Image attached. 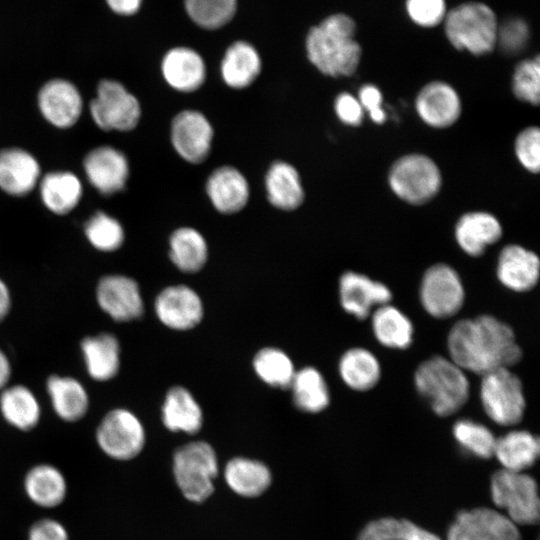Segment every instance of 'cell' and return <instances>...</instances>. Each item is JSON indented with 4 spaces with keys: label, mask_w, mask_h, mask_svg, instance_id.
Wrapping results in <instances>:
<instances>
[{
    "label": "cell",
    "mask_w": 540,
    "mask_h": 540,
    "mask_svg": "<svg viewBox=\"0 0 540 540\" xmlns=\"http://www.w3.org/2000/svg\"><path fill=\"white\" fill-rule=\"evenodd\" d=\"M447 348L456 365L480 376L510 368L523 355L512 328L492 315L457 321L448 333Z\"/></svg>",
    "instance_id": "cell-1"
},
{
    "label": "cell",
    "mask_w": 540,
    "mask_h": 540,
    "mask_svg": "<svg viewBox=\"0 0 540 540\" xmlns=\"http://www.w3.org/2000/svg\"><path fill=\"white\" fill-rule=\"evenodd\" d=\"M354 32L353 20L344 14L325 18L307 34L305 46L309 61L328 76L353 74L361 57Z\"/></svg>",
    "instance_id": "cell-2"
},
{
    "label": "cell",
    "mask_w": 540,
    "mask_h": 540,
    "mask_svg": "<svg viewBox=\"0 0 540 540\" xmlns=\"http://www.w3.org/2000/svg\"><path fill=\"white\" fill-rule=\"evenodd\" d=\"M414 383L433 412L441 417L458 412L469 398L470 385L465 371L450 358L440 355L418 365Z\"/></svg>",
    "instance_id": "cell-3"
},
{
    "label": "cell",
    "mask_w": 540,
    "mask_h": 540,
    "mask_svg": "<svg viewBox=\"0 0 540 540\" xmlns=\"http://www.w3.org/2000/svg\"><path fill=\"white\" fill-rule=\"evenodd\" d=\"M172 470L183 496L192 502L207 500L214 491L218 459L213 447L205 441H192L173 454Z\"/></svg>",
    "instance_id": "cell-4"
},
{
    "label": "cell",
    "mask_w": 540,
    "mask_h": 540,
    "mask_svg": "<svg viewBox=\"0 0 540 540\" xmlns=\"http://www.w3.org/2000/svg\"><path fill=\"white\" fill-rule=\"evenodd\" d=\"M94 125L104 132H130L142 116L139 99L114 79H102L87 106Z\"/></svg>",
    "instance_id": "cell-5"
},
{
    "label": "cell",
    "mask_w": 540,
    "mask_h": 540,
    "mask_svg": "<svg viewBox=\"0 0 540 540\" xmlns=\"http://www.w3.org/2000/svg\"><path fill=\"white\" fill-rule=\"evenodd\" d=\"M445 27L448 39L457 49L482 55L496 45V16L485 4L466 3L456 7L447 15Z\"/></svg>",
    "instance_id": "cell-6"
},
{
    "label": "cell",
    "mask_w": 540,
    "mask_h": 540,
    "mask_svg": "<svg viewBox=\"0 0 540 540\" xmlns=\"http://www.w3.org/2000/svg\"><path fill=\"white\" fill-rule=\"evenodd\" d=\"M490 487L494 504L504 509L516 525L538 523L540 502L534 478L502 469L492 475Z\"/></svg>",
    "instance_id": "cell-7"
},
{
    "label": "cell",
    "mask_w": 540,
    "mask_h": 540,
    "mask_svg": "<svg viewBox=\"0 0 540 540\" xmlns=\"http://www.w3.org/2000/svg\"><path fill=\"white\" fill-rule=\"evenodd\" d=\"M480 400L487 416L498 425L514 426L523 418L526 406L523 386L510 368L482 376Z\"/></svg>",
    "instance_id": "cell-8"
},
{
    "label": "cell",
    "mask_w": 540,
    "mask_h": 540,
    "mask_svg": "<svg viewBox=\"0 0 540 540\" xmlns=\"http://www.w3.org/2000/svg\"><path fill=\"white\" fill-rule=\"evenodd\" d=\"M441 173L429 157L410 154L398 159L390 169L392 191L410 204H423L433 198L441 187Z\"/></svg>",
    "instance_id": "cell-9"
},
{
    "label": "cell",
    "mask_w": 540,
    "mask_h": 540,
    "mask_svg": "<svg viewBox=\"0 0 540 540\" xmlns=\"http://www.w3.org/2000/svg\"><path fill=\"white\" fill-rule=\"evenodd\" d=\"M145 439L142 422L125 408L107 412L96 430L97 444L106 455L116 460L136 457L142 451Z\"/></svg>",
    "instance_id": "cell-10"
},
{
    "label": "cell",
    "mask_w": 540,
    "mask_h": 540,
    "mask_svg": "<svg viewBox=\"0 0 540 540\" xmlns=\"http://www.w3.org/2000/svg\"><path fill=\"white\" fill-rule=\"evenodd\" d=\"M464 299L462 281L452 267L439 263L426 270L420 285V301L429 315L450 318L461 310Z\"/></svg>",
    "instance_id": "cell-11"
},
{
    "label": "cell",
    "mask_w": 540,
    "mask_h": 540,
    "mask_svg": "<svg viewBox=\"0 0 540 540\" xmlns=\"http://www.w3.org/2000/svg\"><path fill=\"white\" fill-rule=\"evenodd\" d=\"M36 105L45 122L58 130L77 125L85 106L80 89L65 78L44 82L37 91Z\"/></svg>",
    "instance_id": "cell-12"
},
{
    "label": "cell",
    "mask_w": 540,
    "mask_h": 540,
    "mask_svg": "<svg viewBox=\"0 0 540 540\" xmlns=\"http://www.w3.org/2000/svg\"><path fill=\"white\" fill-rule=\"evenodd\" d=\"M214 128L207 116L196 109L179 111L170 125V141L177 155L190 164H201L210 155Z\"/></svg>",
    "instance_id": "cell-13"
},
{
    "label": "cell",
    "mask_w": 540,
    "mask_h": 540,
    "mask_svg": "<svg viewBox=\"0 0 540 540\" xmlns=\"http://www.w3.org/2000/svg\"><path fill=\"white\" fill-rule=\"evenodd\" d=\"M82 169L92 188L107 197L122 192L130 177V163L126 154L108 144L87 151L82 160Z\"/></svg>",
    "instance_id": "cell-14"
},
{
    "label": "cell",
    "mask_w": 540,
    "mask_h": 540,
    "mask_svg": "<svg viewBox=\"0 0 540 540\" xmlns=\"http://www.w3.org/2000/svg\"><path fill=\"white\" fill-rule=\"evenodd\" d=\"M447 540H521L517 525L490 508L460 511L450 525Z\"/></svg>",
    "instance_id": "cell-15"
},
{
    "label": "cell",
    "mask_w": 540,
    "mask_h": 540,
    "mask_svg": "<svg viewBox=\"0 0 540 540\" xmlns=\"http://www.w3.org/2000/svg\"><path fill=\"white\" fill-rule=\"evenodd\" d=\"M96 301L101 310L118 322L138 319L144 311L139 285L126 275L109 274L100 278Z\"/></svg>",
    "instance_id": "cell-16"
},
{
    "label": "cell",
    "mask_w": 540,
    "mask_h": 540,
    "mask_svg": "<svg viewBox=\"0 0 540 540\" xmlns=\"http://www.w3.org/2000/svg\"><path fill=\"white\" fill-rule=\"evenodd\" d=\"M154 310L163 325L177 331L194 328L204 315L199 294L184 284L162 289L155 299Z\"/></svg>",
    "instance_id": "cell-17"
},
{
    "label": "cell",
    "mask_w": 540,
    "mask_h": 540,
    "mask_svg": "<svg viewBox=\"0 0 540 540\" xmlns=\"http://www.w3.org/2000/svg\"><path fill=\"white\" fill-rule=\"evenodd\" d=\"M38 158L19 146L0 149V191L15 198L26 197L37 189L42 177Z\"/></svg>",
    "instance_id": "cell-18"
},
{
    "label": "cell",
    "mask_w": 540,
    "mask_h": 540,
    "mask_svg": "<svg viewBox=\"0 0 540 540\" xmlns=\"http://www.w3.org/2000/svg\"><path fill=\"white\" fill-rule=\"evenodd\" d=\"M339 296L343 309L360 320L367 318L374 307L387 304L392 299V293L385 284L352 271L341 275Z\"/></svg>",
    "instance_id": "cell-19"
},
{
    "label": "cell",
    "mask_w": 540,
    "mask_h": 540,
    "mask_svg": "<svg viewBox=\"0 0 540 540\" xmlns=\"http://www.w3.org/2000/svg\"><path fill=\"white\" fill-rule=\"evenodd\" d=\"M205 191L214 209L225 215L243 210L251 193L246 176L231 165H222L211 171L206 180Z\"/></svg>",
    "instance_id": "cell-20"
},
{
    "label": "cell",
    "mask_w": 540,
    "mask_h": 540,
    "mask_svg": "<svg viewBox=\"0 0 540 540\" xmlns=\"http://www.w3.org/2000/svg\"><path fill=\"white\" fill-rule=\"evenodd\" d=\"M160 70L166 84L180 93L196 92L207 77L202 56L186 46L169 49L161 60Z\"/></svg>",
    "instance_id": "cell-21"
},
{
    "label": "cell",
    "mask_w": 540,
    "mask_h": 540,
    "mask_svg": "<svg viewBox=\"0 0 540 540\" xmlns=\"http://www.w3.org/2000/svg\"><path fill=\"white\" fill-rule=\"evenodd\" d=\"M36 190L44 208L56 216L72 213L84 193L80 177L73 171L60 169L43 173Z\"/></svg>",
    "instance_id": "cell-22"
},
{
    "label": "cell",
    "mask_w": 540,
    "mask_h": 540,
    "mask_svg": "<svg viewBox=\"0 0 540 540\" xmlns=\"http://www.w3.org/2000/svg\"><path fill=\"white\" fill-rule=\"evenodd\" d=\"M539 258L516 244L502 249L497 262V277L501 284L514 292H527L539 279Z\"/></svg>",
    "instance_id": "cell-23"
},
{
    "label": "cell",
    "mask_w": 540,
    "mask_h": 540,
    "mask_svg": "<svg viewBox=\"0 0 540 540\" xmlns=\"http://www.w3.org/2000/svg\"><path fill=\"white\" fill-rule=\"evenodd\" d=\"M415 107L419 117L435 128L452 125L461 113L457 92L447 83L438 81L423 87L416 98Z\"/></svg>",
    "instance_id": "cell-24"
},
{
    "label": "cell",
    "mask_w": 540,
    "mask_h": 540,
    "mask_svg": "<svg viewBox=\"0 0 540 540\" xmlns=\"http://www.w3.org/2000/svg\"><path fill=\"white\" fill-rule=\"evenodd\" d=\"M264 187L269 203L281 211L299 208L305 198L301 176L296 167L284 160H276L268 167Z\"/></svg>",
    "instance_id": "cell-25"
},
{
    "label": "cell",
    "mask_w": 540,
    "mask_h": 540,
    "mask_svg": "<svg viewBox=\"0 0 540 540\" xmlns=\"http://www.w3.org/2000/svg\"><path fill=\"white\" fill-rule=\"evenodd\" d=\"M262 70V60L257 49L249 42H233L225 51L220 74L226 86L242 90L254 83Z\"/></svg>",
    "instance_id": "cell-26"
},
{
    "label": "cell",
    "mask_w": 540,
    "mask_h": 540,
    "mask_svg": "<svg viewBox=\"0 0 540 540\" xmlns=\"http://www.w3.org/2000/svg\"><path fill=\"white\" fill-rule=\"evenodd\" d=\"M80 348L89 376L95 381L113 379L120 368V344L111 333H100L82 339Z\"/></svg>",
    "instance_id": "cell-27"
},
{
    "label": "cell",
    "mask_w": 540,
    "mask_h": 540,
    "mask_svg": "<svg viewBox=\"0 0 540 540\" xmlns=\"http://www.w3.org/2000/svg\"><path fill=\"white\" fill-rule=\"evenodd\" d=\"M161 418L171 432L195 434L203 424V412L199 403L183 386H174L168 390L162 404Z\"/></svg>",
    "instance_id": "cell-28"
},
{
    "label": "cell",
    "mask_w": 540,
    "mask_h": 540,
    "mask_svg": "<svg viewBox=\"0 0 540 540\" xmlns=\"http://www.w3.org/2000/svg\"><path fill=\"white\" fill-rule=\"evenodd\" d=\"M502 235L499 221L486 212L463 215L455 227V238L460 248L470 256L484 253L487 246L496 243Z\"/></svg>",
    "instance_id": "cell-29"
},
{
    "label": "cell",
    "mask_w": 540,
    "mask_h": 540,
    "mask_svg": "<svg viewBox=\"0 0 540 540\" xmlns=\"http://www.w3.org/2000/svg\"><path fill=\"white\" fill-rule=\"evenodd\" d=\"M46 389L55 413L62 420L76 422L86 415L89 396L78 379L51 375L47 379Z\"/></svg>",
    "instance_id": "cell-30"
},
{
    "label": "cell",
    "mask_w": 540,
    "mask_h": 540,
    "mask_svg": "<svg viewBox=\"0 0 540 540\" xmlns=\"http://www.w3.org/2000/svg\"><path fill=\"white\" fill-rule=\"evenodd\" d=\"M224 479L234 493L253 498L269 488L272 474L268 466L259 460L235 457L225 465Z\"/></svg>",
    "instance_id": "cell-31"
},
{
    "label": "cell",
    "mask_w": 540,
    "mask_h": 540,
    "mask_svg": "<svg viewBox=\"0 0 540 540\" xmlns=\"http://www.w3.org/2000/svg\"><path fill=\"white\" fill-rule=\"evenodd\" d=\"M539 438L526 430H513L496 438L494 455L503 469L523 472L537 461Z\"/></svg>",
    "instance_id": "cell-32"
},
{
    "label": "cell",
    "mask_w": 540,
    "mask_h": 540,
    "mask_svg": "<svg viewBox=\"0 0 540 540\" xmlns=\"http://www.w3.org/2000/svg\"><path fill=\"white\" fill-rule=\"evenodd\" d=\"M169 258L180 271L195 273L208 259V244L203 234L194 227L182 226L169 237Z\"/></svg>",
    "instance_id": "cell-33"
},
{
    "label": "cell",
    "mask_w": 540,
    "mask_h": 540,
    "mask_svg": "<svg viewBox=\"0 0 540 540\" xmlns=\"http://www.w3.org/2000/svg\"><path fill=\"white\" fill-rule=\"evenodd\" d=\"M0 411L10 425L22 431L35 428L41 416L38 399L28 387L20 384L2 390Z\"/></svg>",
    "instance_id": "cell-34"
},
{
    "label": "cell",
    "mask_w": 540,
    "mask_h": 540,
    "mask_svg": "<svg viewBox=\"0 0 540 540\" xmlns=\"http://www.w3.org/2000/svg\"><path fill=\"white\" fill-rule=\"evenodd\" d=\"M372 329L377 341L391 349H406L413 341V324L397 307L389 303L372 314Z\"/></svg>",
    "instance_id": "cell-35"
},
{
    "label": "cell",
    "mask_w": 540,
    "mask_h": 540,
    "mask_svg": "<svg viewBox=\"0 0 540 540\" xmlns=\"http://www.w3.org/2000/svg\"><path fill=\"white\" fill-rule=\"evenodd\" d=\"M338 367L343 382L355 391L371 390L381 377L378 359L372 352L361 347L347 350L341 356Z\"/></svg>",
    "instance_id": "cell-36"
},
{
    "label": "cell",
    "mask_w": 540,
    "mask_h": 540,
    "mask_svg": "<svg viewBox=\"0 0 540 540\" xmlns=\"http://www.w3.org/2000/svg\"><path fill=\"white\" fill-rule=\"evenodd\" d=\"M24 486L30 500L43 508L61 504L67 491L63 474L49 464L33 467L25 477Z\"/></svg>",
    "instance_id": "cell-37"
},
{
    "label": "cell",
    "mask_w": 540,
    "mask_h": 540,
    "mask_svg": "<svg viewBox=\"0 0 540 540\" xmlns=\"http://www.w3.org/2000/svg\"><path fill=\"white\" fill-rule=\"evenodd\" d=\"M295 406L306 413H319L330 402L328 386L322 374L314 367L295 372L289 386Z\"/></svg>",
    "instance_id": "cell-38"
},
{
    "label": "cell",
    "mask_w": 540,
    "mask_h": 540,
    "mask_svg": "<svg viewBox=\"0 0 540 540\" xmlns=\"http://www.w3.org/2000/svg\"><path fill=\"white\" fill-rule=\"evenodd\" d=\"M83 232L89 244L104 253L117 251L125 242L122 223L103 210L95 211L86 219Z\"/></svg>",
    "instance_id": "cell-39"
},
{
    "label": "cell",
    "mask_w": 540,
    "mask_h": 540,
    "mask_svg": "<svg viewBox=\"0 0 540 540\" xmlns=\"http://www.w3.org/2000/svg\"><path fill=\"white\" fill-rule=\"evenodd\" d=\"M253 368L257 376L275 388H289L296 369L291 358L281 349L265 347L259 350L253 359Z\"/></svg>",
    "instance_id": "cell-40"
},
{
    "label": "cell",
    "mask_w": 540,
    "mask_h": 540,
    "mask_svg": "<svg viewBox=\"0 0 540 540\" xmlns=\"http://www.w3.org/2000/svg\"><path fill=\"white\" fill-rule=\"evenodd\" d=\"M357 540H441L434 533L406 519L384 517L369 522Z\"/></svg>",
    "instance_id": "cell-41"
},
{
    "label": "cell",
    "mask_w": 540,
    "mask_h": 540,
    "mask_svg": "<svg viewBox=\"0 0 540 540\" xmlns=\"http://www.w3.org/2000/svg\"><path fill=\"white\" fill-rule=\"evenodd\" d=\"M184 7L196 25L215 30L232 20L237 10V0H184Z\"/></svg>",
    "instance_id": "cell-42"
},
{
    "label": "cell",
    "mask_w": 540,
    "mask_h": 540,
    "mask_svg": "<svg viewBox=\"0 0 540 540\" xmlns=\"http://www.w3.org/2000/svg\"><path fill=\"white\" fill-rule=\"evenodd\" d=\"M456 441L469 453L482 459L494 455L496 438L483 424L471 419H460L453 425Z\"/></svg>",
    "instance_id": "cell-43"
},
{
    "label": "cell",
    "mask_w": 540,
    "mask_h": 540,
    "mask_svg": "<svg viewBox=\"0 0 540 540\" xmlns=\"http://www.w3.org/2000/svg\"><path fill=\"white\" fill-rule=\"evenodd\" d=\"M539 58L521 62L515 69L512 88L515 96L532 105L540 100V63Z\"/></svg>",
    "instance_id": "cell-44"
},
{
    "label": "cell",
    "mask_w": 540,
    "mask_h": 540,
    "mask_svg": "<svg viewBox=\"0 0 540 540\" xmlns=\"http://www.w3.org/2000/svg\"><path fill=\"white\" fill-rule=\"evenodd\" d=\"M515 153L528 171L537 173L540 167V131L537 127L523 130L516 138Z\"/></svg>",
    "instance_id": "cell-45"
},
{
    "label": "cell",
    "mask_w": 540,
    "mask_h": 540,
    "mask_svg": "<svg viewBox=\"0 0 540 540\" xmlns=\"http://www.w3.org/2000/svg\"><path fill=\"white\" fill-rule=\"evenodd\" d=\"M529 29L527 24L521 19H510L505 21L497 30V40L500 48L507 54H517L521 52L527 44Z\"/></svg>",
    "instance_id": "cell-46"
},
{
    "label": "cell",
    "mask_w": 540,
    "mask_h": 540,
    "mask_svg": "<svg viewBox=\"0 0 540 540\" xmlns=\"http://www.w3.org/2000/svg\"><path fill=\"white\" fill-rule=\"evenodd\" d=\"M407 10L414 22L430 27L444 18L445 3L444 0H407Z\"/></svg>",
    "instance_id": "cell-47"
},
{
    "label": "cell",
    "mask_w": 540,
    "mask_h": 540,
    "mask_svg": "<svg viewBox=\"0 0 540 540\" xmlns=\"http://www.w3.org/2000/svg\"><path fill=\"white\" fill-rule=\"evenodd\" d=\"M334 110L338 119L346 125L357 126L362 122L364 109L350 93L344 92L336 97Z\"/></svg>",
    "instance_id": "cell-48"
},
{
    "label": "cell",
    "mask_w": 540,
    "mask_h": 540,
    "mask_svg": "<svg viewBox=\"0 0 540 540\" xmlns=\"http://www.w3.org/2000/svg\"><path fill=\"white\" fill-rule=\"evenodd\" d=\"M358 100L363 109H365L370 118L375 123H383L386 118V114L382 109V94L380 90L371 84L364 85L359 90Z\"/></svg>",
    "instance_id": "cell-49"
},
{
    "label": "cell",
    "mask_w": 540,
    "mask_h": 540,
    "mask_svg": "<svg viewBox=\"0 0 540 540\" xmlns=\"http://www.w3.org/2000/svg\"><path fill=\"white\" fill-rule=\"evenodd\" d=\"M29 540H68L64 526L53 519H42L33 524Z\"/></svg>",
    "instance_id": "cell-50"
},
{
    "label": "cell",
    "mask_w": 540,
    "mask_h": 540,
    "mask_svg": "<svg viewBox=\"0 0 540 540\" xmlns=\"http://www.w3.org/2000/svg\"><path fill=\"white\" fill-rule=\"evenodd\" d=\"M112 11L120 15H133L141 7L142 0H106Z\"/></svg>",
    "instance_id": "cell-51"
},
{
    "label": "cell",
    "mask_w": 540,
    "mask_h": 540,
    "mask_svg": "<svg viewBox=\"0 0 540 540\" xmlns=\"http://www.w3.org/2000/svg\"><path fill=\"white\" fill-rule=\"evenodd\" d=\"M11 309V295L8 286L0 278V323L7 317Z\"/></svg>",
    "instance_id": "cell-52"
},
{
    "label": "cell",
    "mask_w": 540,
    "mask_h": 540,
    "mask_svg": "<svg viewBox=\"0 0 540 540\" xmlns=\"http://www.w3.org/2000/svg\"><path fill=\"white\" fill-rule=\"evenodd\" d=\"M11 364L5 353L0 349V391L8 384L11 377Z\"/></svg>",
    "instance_id": "cell-53"
}]
</instances>
